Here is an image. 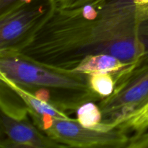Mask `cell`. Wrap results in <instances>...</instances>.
Listing matches in <instances>:
<instances>
[{
  "mask_svg": "<svg viewBox=\"0 0 148 148\" xmlns=\"http://www.w3.org/2000/svg\"><path fill=\"white\" fill-rule=\"evenodd\" d=\"M0 73L66 112L103 99L90 88L88 75L52 67L12 51H0Z\"/></svg>",
  "mask_w": 148,
  "mask_h": 148,
  "instance_id": "obj_1",
  "label": "cell"
},
{
  "mask_svg": "<svg viewBox=\"0 0 148 148\" xmlns=\"http://www.w3.org/2000/svg\"><path fill=\"white\" fill-rule=\"evenodd\" d=\"M148 103V58L136 62L116 79L114 92L99 101L102 121L98 130H114L119 121Z\"/></svg>",
  "mask_w": 148,
  "mask_h": 148,
  "instance_id": "obj_2",
  "label": "cell"
},
{
  "mask_svg": "<svg viewBox=\"0 0 148 148\" xmlns=\"http://www.w3.org/2000/svg\"><path fill=\"white\" fill-rule=\"evenodd\" d=\"M33 124L55 141L66 147H128L130 137L118 130L88 128L73 119H56L28 112Z\"/></svg>",
  "mask_w": 148,
  "mask_h": 148,
  "instance_id": "obj_3",
  "label": "cell"
},
{
  "mask_svg": "<svg viewBox=\"0 0 148 148\" xmlns=\"http://www.w3.org/2000/svg\"><path fill=\"white\" fill-rule=\"evenodd\" d=\"M54 0H33L0 15V51L25 43L55 8Z\"/></svg>",
  "mask_w": 148,
  "mask_h": 148,
  "instance_id": "obj_4",
  "label": "cell"
},
{
  "mask_svg": "<svg viewBox=\"0 0 148 148\" xmlns=\"http://www.w3.org/2000/svg\"><path fill=\"white\" fill-rule=\"evenodd\" d=\"M0 121L1 148L66 147L31 124L28 117L15 118L1 112Z\"/></svg>",
  "mask_w": 148,
  "mask_h": 148,
  "instance_id": "obj_5",
  "label": "cell"
},
{
  "mask_svg": "<svg viewBox=\"0 0 148 148\" xmlns=\"http://www.w3.org/2000/svg\"><path fill=\"white\" fill-rule=\"evenodd\" d=\"M0 81L1 83L4 84L5 86L10 88L18 97L19 99L26 106L28 112L56 119H70L66 111L60 109L56 106L47 101L40 99L31 92L20 86L1 73H0Z\"/></svg>",
  "mask_w": 148,
  "mask_h": 148,
  "instance_id": "obj_6",
  "label": "cell"
},
{
  "mask_svg": "<svg viewBox=\"0 0 148 148\" xmlns=\"http://www.w3.org/2000/svg\"><path fill=\"white\" fill-rule=\"evenodd\" d=\"M135 63L124 62L107 53H97L85 56L72 70L88 76L101 73L111 74L114 76L116 82V79L123 72Z\"/></svg>",
  "mask_w": 148,
  "mask_h": 148,
  "instance_id": "obj_7",
  "label": "cell"
},
{
  "mask_svg": "<svg viewBox=\"0 0 148 148\" xmlns=\"http://www.w3.org/2000/svg\"><path fill=\"white\" fill-rule=\"evenodd\" d=\"M125 134L134 133L132 137L139 136L148 130V103L137 111L129 114L119 121L114 127Z\"/></svg>",
  "mask_w": 148,
  "mask_h": 148,
  "instance_id": "obj_8",
  "label": "cell"
},
{
  "mask_svg": "<svg viewBox=\"0 0 148 148\" xmlns=\"http://www.w3.org/2000/svg\"><path fill=\"white\" fill-rule=\"evenodd\" d=\"M77 119L79 123L88 128L98 129L102 121V113L99 106L94 102L82 104L77 110Z\"/></svg>",
  "mask_w": 148,
  "mask_h": 148,
  "instance_id": "obj_9",
  "label": "cell"
},
{
  "mask_svg": "<svg viewBox=\"0 0 148 148\" xmlns=\"http://www.w3.org/2000/svg\"><path fill=\"white\" fill-rule=\"evenodd\" d=\"M89 84L92 90L103 98L111 95L116 86L114 76L108 73L90 75L89 76Z\"/></svg>",
  "mask_w": 148,
  "mask_h": 148,
  "instance_id": "obj_10",
  "label": "cell"
},
{
  "mask_svg": "<svg viewBox=\"0 0 148 148\" xmlns=\"http://www.w3.org/2000/svg\"><path fill=\"white\" fill-rule=\"evenodd\" d=\"M56 7L59 9H74L92 4L97 0H54Z\"/></svg>",
  "mask_w": 148,
  "mask_h": 148,
  "instance_id": "obj_11",
  "label": "cell"
},
{
  "mask_svg": "<svg viewBox=\"0 0 148 148\" xmlns=\"http://www.w3.org/2000/svg\"><path fill=\"white\" fill-rule=\"evenodd\" d=\"M32 1L33 0H0V15Z\"/></svg>",
  "mask_w": 148,
  "mask_h": 148,
  "instance_id": "obj_12",
  "label": "cell"
},
{
  "mask_svg": "<svg viewBox=\"0 0 148 148\" xmlns=\"http://www.w3.org/2000/svg\"><path fill=\"white\" fill-rule=\"evenodd\" d=\"M134 2L140 5H145L148 4V0H134Z\"/></svg>",
  "mask_w": 148,
  "mask_h": 148,
  "instance_id": "obj_13",
  "label": "cell"
},
{
  "mask_svg": "<svg viewBox=\"0 0 148 148\" xmlns=\"http://www.w3.org/2000/svg\"><path fill=\"white\" fill-rule=\"evenodd\" d=\"M145 142L146 145L148 147V132L146 133L145 135Z\"/></svg>",
  "mask_w": 148,
  "mask_h": 148,
  "instance_id": "obj_14",
  "label": "cell"
}]
</instances>
